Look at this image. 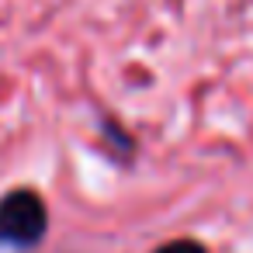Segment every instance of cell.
<instances>
[{
	"instance_id": "2",
	"label": "cell",
	"mask_w": 253,
	"mask_h": 253,
	"mask_svg": "<svg viewBox=\"0 0 253 253\" xmlns=\"http://www.w3.org/2000/svg\"><path fill=\"white\" fill-rule=\"evenodd\" d=\"M153 253H208V246L198 239H170V243L156 246Z\"/></svg>"
},
{
	"instance_id": "1",
	"label": "cell",
	"mask_w": 253,
	"mask_h": 253,
	"mask_svg": "<svg viewBox=\"0 0 253 253\" xmlns=\"http://www.w3.org/2000/svg\"><path fill=\"white\" fill-rule=\"evenodd\" d=\"M49 232V205L35 187H11L0 194V246L4 250H35Z\"/></svg>"
}]
</instances>
